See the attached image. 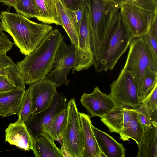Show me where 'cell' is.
Listing matches in <instances>:
<instances>
[{"label":"cell","mask_w":157,"mask_h":157,"mask_svg":"<svg viewBox=\"0 0 157 157\" xmlns=\"http://www.w3.org/2000/svg\"><path fill=\"white\" fill-rule=\"evenodd\" d=\"M84 3L77 10L73 11L70 10L73 19L78 28V32L82 17Z\"/></svg>","instance_id":"obj_36"},{"label":"cell","mask_w":157,"mask_h":157,"mask_svg":"<svg viewBox=\"0 0 157 157\" xmlns=\"http://www.w3.org/2000/svg\"><path fill=\"white\" fill-rule=\"evenodd\" d=\"M157 86V72L147 70L144 74L140 89L138 93L140 102L142 103Z\"/></svg>","instance_id":"obj_26"},{"label":"cell","mask_w":157,"mask_h":157,"mask_svg":"<svg viewBox=\"0 0 157 157\" xmlns=\"http://www.w3.org/2000/svg\"><path fill=\"white\" fill-rule=\"evenodd\" d=\"M13 45L8 36L0 32V54L6 53L12 48Z\"/></svg>","instance_id":"obj_34"},{"label":"cell","mask_w":157,"mask_h":157,"mask_svg":"<svg viewBox=\"0 0 157 157\" xmlns=\"http://www.w3.org/2000/svg\"><path fill=\"white\" fill-rule=\"evenodd\" d=\"M134 109L135 116L138 121L141 125L144 131L157 126V124L153 122L147 114L143 106Z\"/></svg>","instance_id":"obj_31"},{"label":"cell","mask_w":157,"mask_h":157,"mask_svg":"<svg viewBox=\"0 0 157 157\" xmlns=\"http://www.w3.org/2000/svg\"><path fill=\"white\" fill-rule=\"evenodd\" d=\"M120 12L134 37H140L145 34L157 15V10L150 11L125 4L120 5Z\"/></svg>","instance_id":"obj_10"},{"label":"cell","mask_w":157,"mask_h":157,"mask_svg":"<svg viewBox=\"0 0 157 157\" xmlns=\"http://www.w3.org/2000/svg\"><path fill=\"white\" fill-rule=\"evenodd\" d=\"M92 128L99 148L104 157L125 156V149L122 144L118 142L108 133L92 125Z\"/></svg>","instance_id":"obj_17"},{"label":"cell","mask_w":157,"mask_h":157,"mask_svg":"<svg viewBox=\"0 0 157 157\" xmlns=\"http://www.w3.org/2000/svg\"><path fill=\"white\" fill-rule=\"evenodd\" d=\"M134 38L118 11L110 25L99 56L93 64L95 71L100 73L113 69Z\"/></svg>","instance_id":"obj_3"},{"label":"cell","mask_w":157,"mask_h":157,"mask_svg":"<svg viewBox=\"0 0 157 157\" xmlns=\"http://www.w3.org/2000/svg\"><path fill=\"white\" fill-rule=\"evenodd\" d=\"M75 63L72 72L88 69L93 65L89 21L88 11L84 2L82 18L78 29V44L75 51Z\"/></svg>","instance_id":"obj_9"},{"label":"cell","mask_w":157,"mask_h":157,"mask_svg":"<svg viewBox=\"0 0 157 157\" xmlns=\"http://www.w3.org/2000/svg\"><path fill=\"white\" fill-rule=\"evenodd\" d=\"M129 47L124 68L134 77L138 94L146 71L157 72V58L141 37H135Z\"/></svg>","instance_id":"obj_5"},{"label":"cell","mask_w":157,"mask_h":157,"mask_svg":"<svg viewBox=\"0 0 157 157\" xmlns=\"http://www.w3.org/2000/svg\"><path fill=\"white\" fill-rule=\"evenodd\" d=\"M5 141L24 150L33 151V137L20 120L10 123L5 130Z\"/></svg>","instance_id":"obj_14"},{"label":"cell","mask_w":157,"mask_h":157,"mask_svg":"<svg viewBox=\"0 0 157 157\" xmlns=\"http://www.w3.org/2000/svg\"><path fill=\"white\" fill-rule=\"evenodd\" d=\"M56 8L59 21L68 35L71 44L77 48L78 44V30L71 11L60 0H57Z\"/></svg>","instance_id":"obj_20"},{"label":"cell","mask_w":157,"mask_h":157,"mask_svg":"<svg viewBox=\"0 0 157 157\" xmlns=\"http://www.w3.org/2000/svg\"><path fill=\"white\" fill-rule=\"evenodd\" d=\"M76 47L68 45L63 40L61 42L56 53L54 62L45 78L53 82L57 88L68 85L67 76L75 63Z\"/></svg>","instance_id":"obj_8"},{"label":"cell","mask_w":157,"mask_h":157,"mask_svg":"<svg viewBox=\"0 0 157 157\" xmlns=\"http://www.w3.org/2000/svg\"><path fill=\"white\" fill-rule=\"evenodd\" d=\"M67 107L65 96L62 93L57 92L52 103L48 108L36 114L32 115L25 123L32 137L42 132L43 129L54 116Z\"/></svg>","instance_id":"obj_11"},{"label":"cell","mask_w":157,"mask_h":157,"mask_svg":"<svg viewBox=\"0 0 157 157\" xmlns=\"http://www.w3.org/2000/svg\"><path fill=\"white\" fill-rule=\"evenodd\" d=\"M13 7L17 13L29 19L38 17V11L34 0H18Z\"/></svg>","instance_id":"obj_27"},{"label":"cell","mask_w":157,"mask_h":157,"mask_svg":"<svg viewBox=\"0 0 157 157\" xmlns=\"http://www.w3.org/2000/svg\"><path fill=\"white\" fill-rule=\"evenodd\" d=\"M65 6L71 11L77 10L85 2V0H60Z\"/></svg>","instance_id":"obj_35"},{"label":"cell","mask_w":157,"mask_h":157,"mask_svg":"<svg viewBox=\"0 0 157 157\" xmlns=\"http://www.w3.org/2000/svg\"><path fill=\"white\" fill-rule=\"evenodd\" d=\"M138 146L137 157H157V126L144 131Z\"/></svg>","instance_id":"obj_21"},{"label":"cell","mask_w":157,"mask_h":157,"mask_svg":"<svg viewBox=\"0 0 157 157\" xmlns=\"http://www.w3.org/2000/svg\"><path fill=\"white\" fill-rule=\"evenodd\" d=\"M18 0H0V2L10 6L14 7Z\"/></svg>","instance_id":"obj_38"},{"label":"cell","mask_w":157,"mask_h":157,"mask_svg":"<svg viewBox=\"0 0 157 157\" xmlns=\"http://www.w3.org/2000/svg\"><path fill=\"white\" fill-rule=\"evenodd\" d=\"M140 37L150 48L155 57L157 58V40L152 34L149 28L145 34Z\"/></svg>","instance_id":"obj_32"},{"label":"cell","mask_w":157,"mask_h":157,"mask_svg":"<svg viewBox=\"0 0 157 157\" xmlns=\"http://www.w3.org/2000/svg\"><path fill=\"white\" fill-rule=\"evenodd\" d=\"M68 116L67 107L55 116L42 132H46L54 141L61 140L67 124Z\"/></svg>","instance_id":"obj_23"},{"label":"cell","mask_w":157,"mask_h":157,"mask_svg":"<svg viewBox=\"0 0 157 157\" xmlns=\"http://www.w3.org/2000/svg\"><path fill=\"white\" fill-rule=\"evenodd\" d=\"M7 75L17 86L25 88V84L18 71L17 64L6 53L0 54V75Z\"/></svg>","instance_id":"obj_24"},{"label":"cell","mask_w":157,"mask_h":157,"mask_svg":"<svg viewBox=\"0 0 157 157\" xmlns=\"http://www.w3.org/2000/svg\"><path fill=\"white\" fill-rule=\"evenodd\" d=\"M32 101V115L39 113L48 108L57 93L55 84L44 78L30 85Z\"/></svg>","instance_id":"obj_12"},{"label":"cell","mask_w":157,"mask_h":157,"mask_svg":"<svg viewBox=\"0 0 157 157\" xmlns=\"http://www.w3.org/2000/svg\"><path fill=\"white\" fill-rule=\"evenodd\" d=\"M33 151L36 157H63L64 154L54 141L46 132H42L33 137Z\"/></svg>","instance_id":"obj_19"},{"label":"cell","mask_w":157,"mask_h":157,"mask_svg":"<svg viewBox=\"0 0 157 157\" xmlns=\"http://www.w3.org/2000/svg\"><path fill=\"white\" fill-rule=\"evenodd\" d=\"M0 19L5 31L25 56L33 51L53 29L50 25L33 22L18 13L2 11Z\"/></svg>","instance_id":"obj_2"},{"label":"cell","mask_w":157,"mask_h":157,"mask_svg":"<svg viewBox=\"0 0 157 157\" xmlns=\"http://www.w3.org/2000/svg\"><path fill=\"white\" fill-rule=\"evenodd\" d=\"M144 132V128L136 118L133 109V114L128 127L119 133L120 139L124 141H128L130 139H132L138 145Z\"/></svg>","instance_id":"obj_25"},{"label":"cell","mask_w":157,"mask_h":157,"mask_svg":"<svg viewBox=\"0 0 157 157\" xmlns=\"http://www.w3.org/2000/svg\"><path fill=\"white\" fill-rule=\"evenodd\" d=\"M67 108L68 119L62 136L61 149L66 156L82 157L83 143L81 123L74 98L68 102Z\"/></svg>","instance_id":"obj_6"},{"label":"cell","mask_w":157,"mask_h":157,"mask_svg":"<svg viewBox=\"0 0 157 157\" xmlns=\"http://www.w3.org/2000/svg\"><path fill=\"white\" fill-rule=\"evenodd\" d=\"M25 88L17 86L10 90L0 92V117L19 115Z\"/></svg>","instance_id":"obj_16"},{"label":"cell","mask_w":157,"mask_h":157,"mask_svg":"<svg viewBox=\"0 0 157 157\" xmlns=\"http://www.w3.org/2000/svg\"><path fill=\"white\" fill-rule=\"evenodd\" d=\"M88 9L94 63L98 59L111 22L120 8L113 0H85Z\"/></svg>","instance_id":"obj_4"},{"label":"cell","mask_w":157,"mask_h":157,"mask_svg":"<svg viewBox=\"0 0 157 157\" xmlns=\"http://www.w3.org/2000/svg\"><path fill=\"white\" fill-rule=\"evenodd\" d=\"M80 101L92 117L104 116L109 113L117 105L109 94L103 93L97 86L91 93H83L81 96Z\"/></svg>","instance_id":"obj_13"},{"label":"cell","mask_w":157,"mask_h":157,"mask_svg":"<svg viewBox=\"0 0 157 157\" xmlns=\"http://www.w3.org/2000/svg\"><path fill=\"white\" fill-rule=\"evenodd\" d=\"M118 105L136 109L140 106L136 84L132 74L123 68L110 84L109 94Z\"/></svg>","instance_id":"obj_7"},{"label":"cell","mask_w":157,"mask_h":157,"mask_svg":"<svg viewBox=\"0 0 157 157\" xmlns=\"http://www.w3.org/2000/svg\"><path fill=\"white\" fill-rule=\"evenodd\" d=\"M32 113V101L30 88L25 90L21 102L18 119L25 123Z\"/></svg>","instance_id":"obj_28"},{"label":"cell","mask_w":157,"mask_h":157,"mask_svg":"<svg viewBox=\"0 0 157 157\" xmlns=\"http://www.w3.org/2000/svg\"><path fill=\"white\" fill-rule=\"evenodd\" d=\"M5 31V29L3 26L0 19V32Z\"/></svg>","instance_id":"obj_39"},{"label":"cell","mask_w":157,"mask_h":157,"mask_svg":"<svg viewBox=\"0 0 157 157\" xmlns=\"http://www.w3.org/2000/svg\"><path fill=\"white\" fill-rule=\"evenodd\" d=\"M120 6L125 4L134 6L144 10L155 11L157 10V0H113Z\"/></svg>","instance_id":"obj_30"},{"label":"cell","mask_w":157,"mask_h":157,"mask_svg":"<svg viewBox=\"0 0 157 157\" xmlns=\"http://www.w3.org/2000/svg\"><path fill=\"white\" fill-rule=\"evenodd\" d=\"M157 16L151 22L149 29L155 38L157 40Z\"/></svg>","instance_id":"obj_37"},{"label":"cell","mask_w":157,"mask_h":157,"mask_svg":"<svg viewBox=\"0 0 157 157\" xmlns=\"http://www.w3.org/2000/svg\"><path fill=\"white\" fill-rule=\"evenodd\" d=\"M141 105L152 121L157 124V86Z\"/></svg>","instance_id":"obj_29"},{"label":"cell","mask_w":157,"mask_h":157,"mask_svg":"<svg viewBox=\"0 0 157 157\" xmlns=\"http://www.w3.org/2000/svg\"><path fill=\"white\" fill-rule=\"evenodd\" d=\"M39 12L37 20L46 24H61L56 8L57 0H34Z\"/></svg>","instance_id":"obj_22"},{"label":"cell","mask_w":157,"mask_h":157,"mask_svg":"<svg viewBox=\"0 0 157 157\" xmlns=\"http://www.w3.org/2000/svg\"><path fill=\"white\" fill-rule=\"evenodd\" d=\"M83 143L82 157H104L101 153L96 141L92 128L90 117L80 113Z\"/></svg>","instance_id":"obj_18"},{"label":"cell","mask_w":157,"mask_h":157,"mask_svg":"<svg viewBox=\"0 0 157 157\" xmlns=\"http://www.w3.org/2000/svg\"><path fill=\"white\" fill-rule=\"evenodd\" d=\"M133 109L117 105L108 114L100 117L111 132L119 133L128 126Z\"/></svg>","instance_id":"obj_15"},{"label":"cell","mask_w":157,"mask_h":157,"mask_svg":"<svg viewBox=\"0 0 157 157\" xmlns=\"http://www.w3.org/2000/svg\"><path fill=\"white\" fill-rule=\"evenodd\" d=\"M63 38L59 29H52L33 51L23 60L17 62L19 73L25 84L30 85L45 78Z\"/></svg>","instance_id":"obj_1"},{"label":"cell","mask_w":157,"mask_h":157,"mask_svg":"<svg viewBox=\"0 0 157 157\" xmlns=\"http://www.w3.org/2000/svg\"><path fill=\"white\" fill-rule=\"evenodd\" d=\"M17 86L7 75H0V92L10 90Z\"/></svg>","instance_id":"obj_33"}]
</instances>
